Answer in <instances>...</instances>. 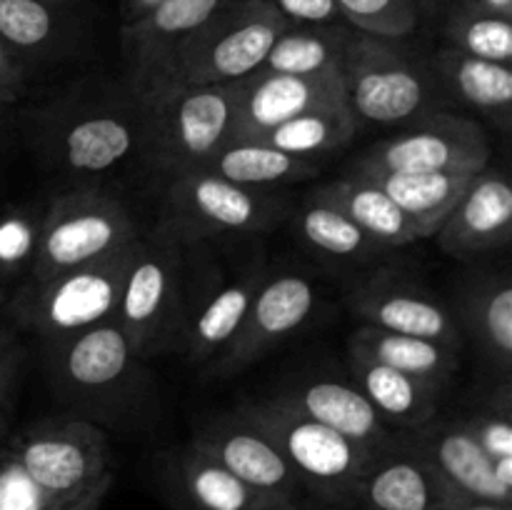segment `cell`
I'll return each instance as SVG.
<instances>
[{"label":"cell","instance_id":"obj_1","mask_svg":"<svg viewBox=\"0 0 512 510\" xmlns=\"http://www.w3.org/2000/svg\"><path fill=\"white\" fill-rule=\"evenodd\" d=\"M343 98L358 123L405 125L448 103L433 63L418 58L403 40L355 30L340 63Z\"/></svg>","mask_w":512,"mask_h":510},{"label":"cell","instance_id":"obj_2","mask_svg":"<svg viewBox=\"0 0 512 510\" xmlns=\"http://www.w3.org/2000/svg\"><path fill=\"white\" fill-rule=\"evenodd\" d=\"M138 98L143 118L140 155L168 180L203 170L230 140V85L160 83Z\"/></svg>","mask_w":512,"mask_h":510},{"label":"cell","instance_id":"obj_3","mask_svg":"<svg viewBox=\"0 0 512 510\" xmlns=\"http://www.w3.org/2000/svg\"><path fill=\"white\" fill-rule=\"evenodd\" d=\"M138 240L95 263L15 285L5 315L38 335L48 348L115 320Z\"/></svg>","mask_w":512,"mask_h":510},{"label":"cell","instance_id":"obj_4","mask_svg":"<svg viewBox=\"0 0 512 510\" xmlns=\"http://www.w3.org/2000/svg\"><path fill=\"white\" fill-rule=\"evenodd\" d=\"M50 350V370L60 398L98 423L130 418L148 388L145 360L135 353L118 320L85 330Z\"/></svg>","mask_w":512,"mask_h":510},{"label":"cell","instance_id":"obj_5","mask_svg":"<svg viewBox=\"0 0 512 510\" xmlns=\"http://www.w3.org/2000/svg\"><path fill=\"white\" fill-rule=\"evenodd\" d=\"M238 413L283 450L308 493L340 505L358 500L360 478L373 458L360 445L313 420L280 395L245 403Z\"/></svg>","mask_w":512,"mask_h":510},{"label":"cell","instance_id":"obj_6","mask_svg":"<svg viewBox=\"0 0 512 510\" xmlns=\"http://www.w3.org/2000/svg\"><path fill=\"white\" fill-rule=\"evenodd\" d=\"M285 25L288 20L270 0H230L185 40L163 83H235L263 65Z\"/></svg>","mask_w":512,"mask_h":510},{"label":"cell","instance_id":"obj_7","mask_svg":"<svg viewBox=\"0 0 512 510\" xmlns=\"http://www.w3.org/2000/svg\"><path fill=\"white\" fill-rule=\"evenodd\" d=\"M188 300L183 243L165 235H140L125 275L115 320L143 360L178 345Z\"/></svg>","mask_w":512,"mask_h":510},{"label":"cell","instance_id":"obj_8","mask_svg":"<svg viewBox=\"0 0 512 510\" xmlns=\"http://www.w3.org/2000/svg\"><path fill=\"white\" fill-rule=\"evenodd\" d=\"M288 203L273 190L245 188L208 170L168 180L158 233L178 243L220 235H260L283 223Z\"/></svg>","mask_w":512,"mask_h":510},{"label":"cell","instance_id":"obj_9","mask_svg":"<svg viewBox=\"0 0 512 510\" xmlns=\"http://www.w3.org/2000/svg\"><path fill=\"white\" fill-rule=\"evenodd\" d=\"M140 230L123 200L98 188H75L43 208L40 248L28 280L80 268L135 243Z\"/></svg>","mask_w":512,"mask_h":510},{"label":"cell","instance_id":"obj_10","mask_svg":"<svg viewBox=\"0 0 512 510\" xmlns=\"http://www.w3.org/2000/svg\"><path fill=\"white\" fill-rule=\"evenodd\" d=\"M143 118L138 93L95 98L90 103L65 105L48 113L40 140L48 158L60 168L80 175L115 170L140 155Z\"/></svg>","mask_w":512,"mask_h":510},{"label":"cell","instance_id":"obj_11","mask_svg":"<svg viewBox=\"0 0 512 510\" xmlns=\"http://www.w3.org/2000/svg\"><path fill=\"white\" fill-rule=\"evenodd\" d=\"M8 450L50 500L83 493L110 473L108 433L88 418H43L8 438Z\"/></svg>","mask_w":512,"mask_h":510},{"label":"cell","instance_id":"obj_12","mask_svg":"<svg viewBox=\"0 0 512 510\" xmlns=\"http://www.w3.org/2000/svg\"><path fill=\"white\" fill-rule=\"evenodd\" d=\"M488 165L490 148L485 130L475 120L448 110H435L405 123L355 160V168L395 173H478Z\"/></svg>","mask_w":512,"mask_h":510},{"label":"cell","instance_id":"obj_13","mask_svg":"<svg viewBox=\"0 0 512 510\" xmlns=\"http://www.w3.org/2000/svg\"><path fill=\"white\" fill-rule=\"evenodd\" d=\"M345 305L360 325L428 338L463 350L465 338L455 323L453 310L418 280L395 268H375L360 278L345 295Z\"/></svg>","mask_w":512,"mask_h":510},{"label":"cell","instance_id":"obj_14","mask_svg":"<svg viewBox=\"0 0 512 510\" xmlns=\"http://www.w3.org/2000/svg\"><path fill=\"white\" fill-rule=\"evenodd\" d=\"M318 288L295 270H268L238 333L210 363V375L228 378L298 333L315 313Z\"/></svg>","mask_w":512,"mask_h":510},{"label":"cell","instance_id":"obj_15","mask_svg":"<svg viewBox=\"0 0 512 510\" xmlns=\"http://www.w3.org/2000/svg\"><path fill=\"white\" fill-rule=\"evenodd\" d=\"M265 273L268 265L258 260L225 280L220 273H210L198 285L188 283V300L175 350H180L190 365L213 363L220 350L233 340Z\"/></svg>","mask_w":512,"mask_h":510},{"label":"cell","instance_id":"obj_16","mask_svg":"<svg viewBox=\"0 0 512 510\" xmlns=\"http://www.w3.org/2000/svg\"><path fill=\"white\" fill-rule=\"evenodd\" d=\"M233 90V128L230 140H260L268 130L285 120L345 103L340 73L333 75H285L270 70H255L230 83Z\"/></svg>","mask_w":512,"mask_h":510},{"label":"cell","instance_id":"obj_17","mask_svg":"<svg viewBox=\"0 0 512 510\" xmlns=\"http://www.w3.org/2000/svg\"><path fill=\"white\" fill-rule=\"evenodd\" d=\"M190 445L255 490L278 495L295 505H300L303 493H308L283 450L240 413L208 420Z\"/></svg>","mask_w":512,"mask_h":510},{"label":"cell","instance_id":"obj_18","mask_svg":"<svg viewBox=\"0 0 512 510\" xmlns=\"http://www.w3.org/2000/svg\"><path fill=\"white\" fill-rule=\"evenodd\" d=\"M230 0H158L125 23L123 50L133 70V90L145 93L163 83L185 40Z\"/></svg>","mask_w":512,"mask_h":510},{"label":"cell","instance_id":"obj_19","mask_svg":"<svg viewBox=\"0 0 512 510\" xmlns=\"http://www.w3.org/2000/svg\"><path fill=\"white\" fill-rule=\"evenodd\" d=\"M403 438L428 460L455 495L512 505V490L495 478L493 458L475 443L458 415L435 413L418 428L403 430Z\"/></svg>","mask_w":512,"mask_h":510},{"label":"cell","instance_id":"obj_20","mask_svg":"<svg viewBox=\"0 0 512 510\" xmlns=\"http://www.w3.org/2000/svg\"><path fill=\"white\" fill-rule=\"evenodd\" d=\"M440 248L458 260H475L505 248L512 238V188L495 168L475 173L465 193L433 235Z\"/></svg>","mask_w":512,"mask_h":510},{"label":"cell","instance_id":"obj_21","mask_svg":"<svg viewBox=\"0 0 512 510\" xmlns=\"http://www.w3.org/2000/svg\"><path fill=\"white\" fill-rule=\"evenodd\" d=\"M453 498L428 460L395 435L365 465L355 503L365 510H445Z\"/></svg>","mask_w":512,"mask_h":510},{"label":"cell","instance_id":"obj_22","mask_svg":"<svg viewBox=\"0 0 512 510\" xmlns=\"http://www.w3.org/2000/svg\"><path fill=\"white\" fill-rule=\"evenodd\" d=\"M455 323L508 380L512 368V283L505 270H475L455 288Z\"/></svg>","mask_w":512,"mask_h":510},{"label":"cell","instance_id":"obj_23","mask_svg":"<svg viewBox=\"0 0 512 510\" xmlns=\"http://www.w3.org/2000/svg\"><path fill=\"white\" fill-rule=\"evenodd\" d=\"M278 395L313 420L353 440L370 455L378 453L395 438V430H390L380 420V415L355 383L350 385L333 378H305Z\"/></svg>","mask_w":512,"mask_h":510},{"label":"cell","instance_id":"obj_24","mask_svg":"<svg viewBox=\"0 0 512 510\" xmlns=\"http://www.w3.org/2000/svg\"><path fill=\"white\" fill-rule=\"evenodd\" d=\"M168 480L188 510H300L290 500L243 483L193 445L170 460Z\"/></svg>","mask_w":512,"mask_h":510},{"label":"cell","instance_id":"obj_25","mask_svg":"<svg viewBox=\"0 0 512 510\" xmlns=\"http://www.w3.org/2000/svg\"><path fill=\"white\" fill-rule=\"evenodd\" d=\"M348 365L353 383L390 430L418 428L438 413L443 390L435 385L400 373L355 350H348Z\"/></svg>","mask_w":512,"mask_h":510},{"label":"cell","instance_id":"obj_26","mask_svg":"<svg viewBox=\"0 0 512 510\" xmlns=\"http://www.w3.org/2000/svg\"><path fill=\"white\" fill-rule=\"evenodd\" d=\"M433 70L448 98L460 100L468 108L478 110L503 130L510 128L512 118V68L493 60L473 58L460 50L443 48L435 53Z\"/></svg>","mask_w":512,"mask_h":510},{"label":"cell","instance_id":"obj_27","mask_svg":"<svg viewBox=\"0 0 512 510\" xmlns=\"http://www.w3.org/2000/svg\"><path fill=\"white\" fill-rule=\"evenodd\" d=\"M293 223L300 243L333 263L375 265L390 250L363 233L333 200L320 195L318 190L295 210Z\"/></svg>","mask_w":512,"mask_h":510},{"label":"cell","instance_id":"obj_28","mask_svg":"<svg viewBox=\"0 0 512 510\" xmlns=\"http://www.w3.org/2000/svg\"><path fill=\"white\" fill-rule=\"evenodd\" d=\"M348 350L363 353L405 375L445 390L460 368V350L428 338L390 333V330L358 325L348 338Z\"/></svg>","mask_w":512,"mask_h":510},{"label":"cell","instance_id":"obj_29","mask_svg":"<svg viewBox=\"0 0 512 510\" xmlns=\"http://www.w3.org/2000/svg\"><path fill=\"white\" fill-rule=\"evenodd\" d=\"M318 193L333 200L363 233H368L385 248H400V245L423 240L418 225L368 175L350 170V175L323 185V188H318Z\"/></svg>","mask_w":512,"mask_h":510},{"label":"cell","instance_id":"obj_30","mask_svg":"<svg viewBox=\"0 0 512 510\" xmlns=\"http://www.w3.org/2000/svg\"><path fill=\"white\" fill-rule=\"evenodd\" d=\"M380 185L400 210L420 228L423 238H433L450 210L465 193L475 173H395V170L355 168ZM480 173V170H478Z\"/></svg>","mask_w":512,"mask_h":510},{"label":"cell","instance_id":"obj_31","mask_svg":"<svg viewBox=\"0 0 512 510\" xmlns=\"http://www.w3.org/2000/svg\"><path fill=\"white\" fill-rule=\"evenodd\" d=\"M353 33L355 28L348 23H288L258 70L285 75L340 73V63Z\"/></svg>","mask_w":512,"mask_h":510},{"label":"cell","instance_id":"obj_32","mask_svg":"<svg viewBox=\"0 0 512 510\" xmlns=\"http://www.w3.org/2000/svg\"><path fill=\"white\" fill-rule=\"evenodd\" d=\"M203 170L245 188L275 190L315 178L320 165L283 153L263 140H228Z\"/></svg>","mask_w":512,"mask_h":510},{"label":"cell","instance_id":"obj_33","mask_svg":"<svg viewBox=\"0 0 512 510\" xmlns=\"http://www.w3.org/2000/svg\"><path fill=\"white\" fill-rule=\"evenodd\" d=\"M358 125L360 123L350 113L348 105L333 103L305 110V113L285 120L278 128L268 130L260 140L283 153L295 155V158L318 163V160L343 150L353 140Z\"/></svg>","mask_w":512,"mask_h":510},{"label":"cell","instance_id":"obj_34","mask_svg":"<svg viewBox=\"0 0 512 510\" xmlns=\"http://www.w3.org/2000/svg\"><path fill=\"white\" fill-rule=\"evenodd\" d=\"M440 18L448 48L500 65L512 63L510 15L490 8L483 0H453Z\"/></svg>","mask_w":512,"mask_h":510},{"label":"cell","instance_id":"obj_35","mask_svg":"<svg viewBox=\"0 0 512 510\" xmlns=\"http://www.w3.org/2000/svg\"><path fill=\"white\" fill-rule=\"evenodd\" d=\"M0 38L30 65L63 48L68 20L55 0H0Z\"/></svg>","mask_w":512,"mask_h":510},{"label":"cell","instance_id":"obj_36","mask_svg":"<svg viewBox=\"0 0 512 510\" xmlns=\"http://www.w3.org/2000/svg\"><path fill=\"white\" fill-rule=\"evenodd\" d=\"M350 28L378 38L405 40L420 25L415 0H335Z\"/></svg>","mask_w":512,"mask_h":510},{"label":"cell","instance_id":"obj_37","mask_svg":"<svg viewBox=\"0 0 512 510\" xmlns=\"http://www.w3.org/2000/svg\"><path fill=\"white\" fill-rule=\"evenodd\" d=\"M458 418L490 458H512V405L508 380H503L500 393L493 395V400L478 405L470 413L458 415Z\"/></svg>","mask_w":512,"mask_h":510},{"label":"cell","instance_id":"obj_38","mask_svg":"<svg viewBox=\"0 0 512 510\" xmlns=\"http://www.w3.org/2000/svg\"><path fill=\"white\" fill-rule=\"evenodd\" d=\"M53 500L38 488L5 445L0 458V510H43Z\"/></svg>","mask_w":512,"mask_h":510},{"label":"cell","instance_id":"obj_39","mask_svg":"<svg viewBox=\"0 0 512 510\" xmlns=\"http://www.w3.org/2000/svg\"><path fill=\"white\" fill-rule=\"evenodd\" d=\"M288 23H345L335 0H270Z\"/></svg>","mask_w":512,"mask_h":510},{"label":"cell","instance_id":"obj_40","mask_svg":"<svg viewBox=\"0 0 512 510\" xmlns=\"http://www.w3.org/2000/svg\"><path fill=\"white\" fill-rule=\"evenodd\" d=\"M23 365V345L10 328L0 325V415L8 413L10 393Z\"/></svg>","mask_w":512,"mask_h":510},{"label":"cell","instance_id":"obj_41","mask_svg":"<svg viewBox=\"0 0 512 510\" xmlns=\"http://www.w3.org/2000/svg\"><path fill=\"white\" fill-rule=\"evenodd\" d=\"M25 85H28V65L0 38V105L15 103L25 93Z\"/></svg>","mask_w":512,"mask_h":510},{"label":"cell","instance_id":"obj_42","mask_svg":"<svg viewBox=\"0 0 512 510\" xmlns=\"http://www.w3.org/2000/svg\"><path fill=\"white\" fill-rule=\"evenodd\" d=\"M113 485H115V475L113 470H110V473H105L98 483H93L88 490H83V493L73 495V498L55 500V503L45 505L43 510H100V505L105 503V498L110 495Z\"/></svg>","mask_w":512,"mask_h":510},{"label":"cell","instance_id":"obj_43","mask_svg":"<svg viewBox=\"0 0 512 510\" xmlns=\"http://www.w3.org/2000/svg\"><path fill=\"white\" fill-rule=\"evenodd\" d=\"M445 510H510V505L490 503V500H475V498H463V495H455Z\"/></svg>","mask_w":512,"mask_h":510},{"label":"cell","instance_id":"obj_44","mask_svg":"<svg viewBox=\"0 0 512 510\" xmlns=\"http://www.w3.org/2000/svg\"><path fill=\"white\" fill-rule=\"evenodd\" d=\"M453 0H415L420 18H440Z\"/></svg>","mask_w":512,"mask_h":510},{"label":"cell","instance_id":"obj_45","mask_svg":"<svg viewBox=\"0 0 512 510\" xmlns=\"http://www.w3.org/2000/svg\"><path fill=\"white\" fill-rule=\"evenodd\" d=\"M5 108L8 105H0V150H3L5 135H8V115H5Z\"/></svg>","mask_w":512,"mask_h":510},{"label":"cell","instance_id":"obj_46","mask_svg":"<svg viewBox=\"0 0 512 510\" xmlns=\"http://www.w3.org/2000/svg\"><path fill=\"white\" fill-rule=\"evenodd\" d=\"M483 3H488L490 8L500 10V13L510 15V0H483Z\"/></svg>","mask_w":512,"mask_h":510},{"label":"cell","instance_id":"obj_47","mask_svg":"<svg viewBox=\"0 0 512 510\" xmlns=\"http://www.w3.org/2000/svg\"><path fill=\"white\" fill-rule=\"evenodd\" d=\"M10 290H13V288H3V285H0V313H5V310H8Z\"/></svg>","mask_w":512,"mask_h":510},{"label":"cell","instance_id":"obj_48","mask_svg":"<svg viewBox=\"0 0 512 510\" xmlns=\"http://www.w3.org/2000/svg\"><path fill=\"white\" fill-rule=\"evenodd\" d=\"M0 438H8V425H5V415H0Z\"/></svg>","mask_w":512,"mask_h":510},{"label":"cell","instance_id":"obj_49","mask_svg":"<svg viewBox=\"0 0 512 510\" xmlns=\"http://www.w3.org/2000/svg\"><path fill=\"white\" fill-rule=\"evenodd\" d=\"M5 445H8V438H0V458H3L5 453Z\"/></svg>","mask_w":512,"mask_h":510},{"label":"cell","instance_id":"obj_50","mask_svg":"<svg viewBox=\"0 0 512 510\" xmlns=\"http://www.w3.org/2000/svg\"><path fill=\"white\" fill-rule=\"evenodd\" d=\"M55 3H63V0H55Z\"/></svg>","mask_w":512,"mask_h":510}]
</instances>
